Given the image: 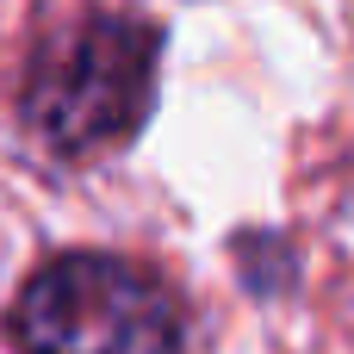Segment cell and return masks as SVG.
<instances>
[{
  "label": "cell",
  "mask_w": 354,
  "mask_h": 354,
  "mask_svg": "<svg viewBox=\"0 0 354 354\" xmlns=\"http://www.w3.org/2000/svg\"><path fill=\"white\" fill-rule=\"evenodd\" d=\"M162 37L137 12H81L50 31L25 75V124L44 149L93 162L124 149L156 106Z\"/></svg>",
  "instance_id": "cell-1"
},
{
  "label": "cell",
  "mask_w": 354,
  "mask_h": 354,
  "mask_svg": "<svg viewBox=\"0 0 354 354\" xmlns=\"http://www.w3.org/2000/svg\"><path fill=\"white\" fill-rule=\"evenodd\" d=\"M19 354H180L174 292L118 255H56L12 305Z\"/></svg>",
  "instance_id": "cell-2"
}]
</instances>
